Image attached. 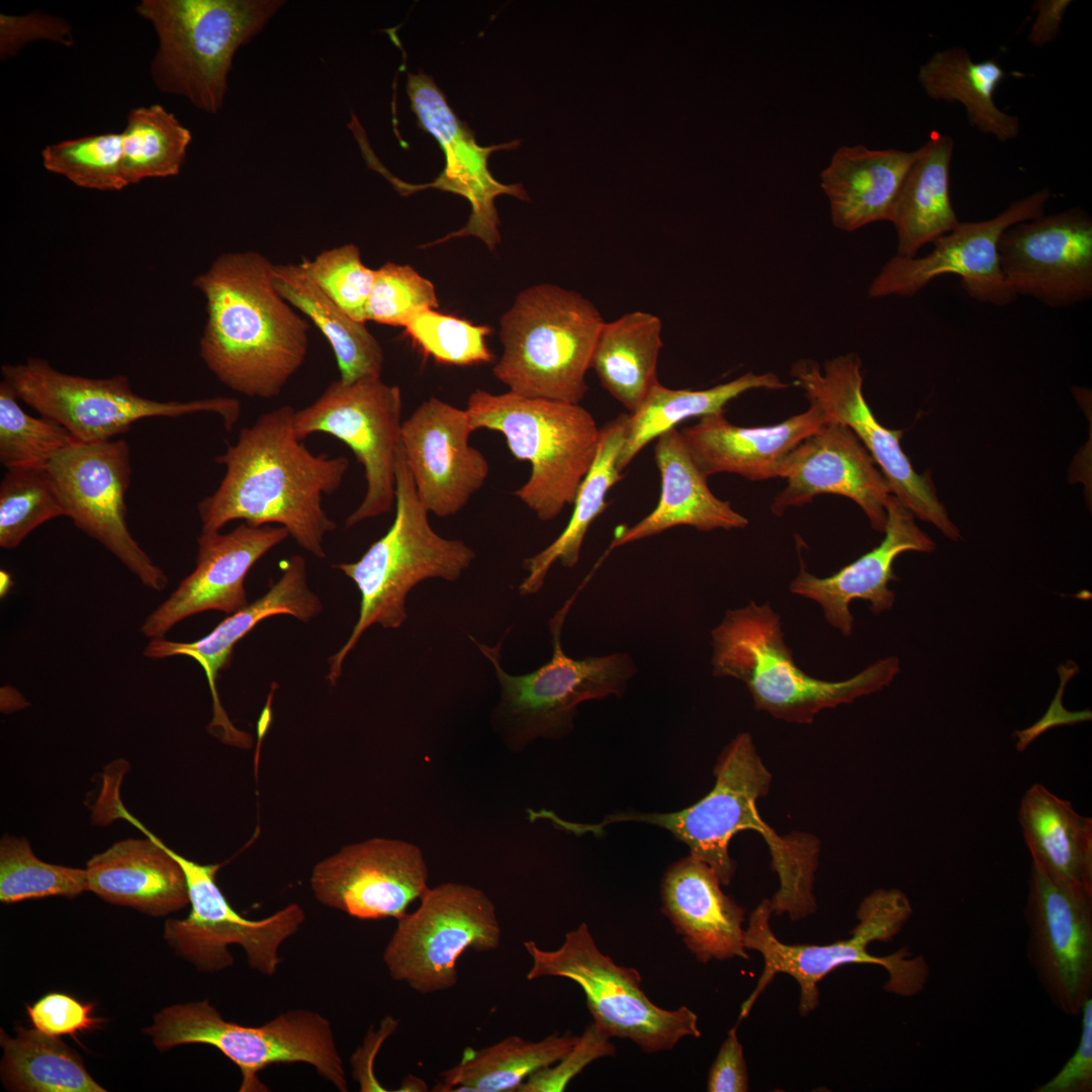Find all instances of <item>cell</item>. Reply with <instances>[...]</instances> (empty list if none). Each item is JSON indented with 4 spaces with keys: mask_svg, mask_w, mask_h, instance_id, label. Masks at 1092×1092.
Masks as SVG:
<instances>
[{
    "mask_svg": "<svg viewBox=\"0 0 1092 1092\" xmlns=\"http://www.w3.org/2000/svg\"><path fill=\"white\" fill-rule=\"evenodd\" d=\"M94 1005L64 993H49L26 1006L33 1027L53 1036L71 1035L97 1028L102 1019L93 1016Z\"/></svg>",
    "mask_w": 1092,
    "mask_h": 1092,
    "instance_id": "cell-51",
    "label": "cell"
},
{
    "mask_svg": "<svg viewBox=\"0 0 1092 1092\" xmlns=\"http://www.w3.org/2000/svg\"><path fill=\"white\" fill-rule=\"evenodd\" d=\"M466 412L473 430L500 433L511 454L531 464L528 480L514 494L541 521L573 505L590 469L601 428L579 403L526 397L513 392L473 391Z\"/></svg>",
    "mask_w": 1092,
    "mask_h": 1092,
    "instance_id": "cell-7",
    "label": "cell"
},
{
    "mask_svg": "<svg viewBox=\"0 0 1092 1092\" xmlns=\"http://www.w3.org/2000/svg\"><path fill=\"white\" fill-rule=\"evenodd\" d=\"M1051 199L1048 188L1013 201L992 218L959 222L932 243L923 257L894 256L869 287L871 298L912 297L932 280L952 274L972 298L982 303L1005 306L1017 299L1002 272L999 241L1009 228L1044 213Z\"/></svg>",
    "mask_w": 1092,
    "mask_h": 1092,
    "instance_id": "cell-18",
    "label": "cell"
},
{
    "mask_svg": "<svg viewBox=\"0 0 1092 1092\" xmlns=\"http://www.w3.org/2000/svg\"><path fill=\"white\" fill-rule=\"evenodd\" d=\"M403 328L413 344L438 363L470 366L494 360L486 343L487 326L428 307L412 315Z\"/></svg>",
    "mask_w": 1092,
    "mask_h": 1092,
    "instance_id": "cell-47",
    "label": "cell"
},
{
    "mask_svg": "<svg viewBox=\"0 0 1092 1092\" xmlns=\"http://www.w3.org/2000/svg\"><path fill=\"white\" fill-rule=\"evenodd\" d=\"M395 517L389 530L355 562L334 567L350 577L360 595L358 620L343 647L329 658L327 679L336 685L343 662L362 634L374 624L396 629L406 617L407 594L428 578L458 579L475 558L459 539L432 528L420 502L401 446L395 465Z\"/></svg>",
    "mask_w": 1092,
    "mask_h": 1092,
    "instance_id": "cell-5",
    "label": "cell"
},
{
    "mask_svg": "<svg viewBox=\"0 0 1092 1092\" xmlns=\"http://www.w3.org/2000/svg\"><path fill=\"white\" fill-rule=\"evenodd\" d=\"M289 536L280 526L242 523L229 533H203L197 538L196 565L176 589L145 620L141 632L163 638L182 620L206 611L232 615L249 603L245 578L272 548Z\"/></svg>",
    "mask_w": 1092,
    "mask_h": 1092,
    "instance_id": "cell-25",
    "label": "cell"
},
{
    "mask_svg": "<svg viewBox=\"0 0 1092 1092\" xmlns=\"http://www.w3.org/2000/svg\"><path fill=\"white\" fill-rule=\"evenodd\" d=\"M627 418L628 414H622L601 428L594 463L577 489L568 524L551 544L524 561L528 574L519 586L522 595L536 594L554 562L569 568L578 562L588 528L608 507V491L623 478L617 464Z\"/></svg>",
    "mask_w": 1092,
    "mask_h": 1092,
    "instance_id": "cell-38",
    "label": "cell"
},
{
    "mask_svg": "<svg viewBox=\"0 0 1092 1092\" xmlns=\"http://www.w3.org/2000/svg\"><path fill=\"white\" fill-rule=\"evenodd\" d=\"M274 265L254 251L224 253L193 281L206 309L200 357L249 397L278 396L308 351L309 324L275 288Z\"/></svg>",
    "mask_w": 1092,
    "mask_h": 1092,
    "instance_id": "cell-2",
    "label": "cell"
},
{
    "mask_svg": "<svg viewBox=\"0 0 1092 1092\" xmlns=\"http://www.w3.org/2000/svg\"><path fill=\"white\" fill-rule=\"evenodd\" d=\"M398 1025V1021L391 1016H386L381 1022L380 1029L368 1032L363 1046L352 1058L353 1074L360 1084L361 1091H386L378 1083L373 1075V1060L382 1042Z\"/></svg>",
    "mask_w": 1092,
    "mask_h": 1092,
    "instance_id": "cell-55",
    "label": "cell"
},
{
    "mask_svg": "<svg viewBox=\"0 0 1092 1092\" xmlns=\"http://www.w3.org/2000/svg\"><path fill=\"white\" fill-rule=\"evenodd\" d=\"M406 92L419 124L437 140L445 154L446 164L433 183L420 186L393 182L394 185L402 193L433 187L456 193L468 200L471 213L467 223L460 231L429 246L455 237L473 236L493 250L500 242L495 198L507 194L525 201L530 199L522 184L506 185L496 181L488 171L487 159L495 149H514L520 142L487 148L478 146L472 131L449 107L434 80L423 72L407 75Z\"/></svg>",
    "mask_w": 1092,
    "mask_h": 1092,
    "instance_id": "cell-22",
    "label": "cell"
},
{
    "mask_svg": "<svg viewBox=\"0 0 1092 1092\" xmlns=\"http://www.w3.org/2000/svg\"><path fill=\"white\" fill-rule=\"evenodd\" d=\"M162 846L184 872L191 911L183 919H167L164 938L198 971L214 973L234 965L229 946L240 945L250 968L272 977L280 964L279 948L305 920L301 906L291 903L263 919H248L229 903L216 883L221 864H201Z\"/></svg>",
    "mask_w": 1092,
    "mask_h": 1092,
    "instance_id": "cell-15",
    "label": "cell"
},
{
    "mask_svg": "<svg viewBox=\"0 0 1092 1092\" xmlns=\"http://www.w3.org/2000/svg\"><path fill=\"white\" fill-rule=\"evenodd\" d=\"M572 601H567L550 620L551 659L532 672L508 673L500 664V642L490 647L471 637L494 667L500 692L497 715L509 742L517 747L538 737L567 734L579 704L621 697L637 672L628 653L574 659L563 652L561 629Z\"/></svg>",
    "mask_w": 1092,
    "mask_h": 1092,
    "instance_id": "cell-11",
    "label": "cell"
},
{
    "mask_svg": "<svg viewBox=\"0 0 1092 1092\" xmlns=\"http://www.w3.org/2000/svg\"><path fill=\"white\" fill-rule=\"evenodd\" d=\"M787 387V383L769 372H747L729 382L701 390L670 389L657 382L641 405L628 414L618 469L622 472L649 442L689 418L724 413L729 401L751 389Z\"/></svg>",
    "mask_w": 1092,
    "mask_h": 1092,
    "instance_id": "cell-40",
    "label": "cell"
},
{
    "mask_svg": "<svg viewBox=\"0 0 1092 1092\" xmlns=\"http://www.w3.org/2000/svg\"><path fill=\"white\" fill-rule=\"evenodd\" d=\"M294 412L283 405L262 414L215 458L225 473L197 506L201 532H219L236 520L257 527L276 525L308 553L326 557L325 537L337 525L325 511L323 496L340 487L349 460L312 454L296 436Z\"/></svg>",
    "mask_w": 1092,
    "mask_h": 1092,
    "instance_id": "cell-1",
    "label": "cell"
},
{
    "mask_svg": "<svg viewBox=\"0 0 1092 1092\" xmlns=\"http://www.w3.org/2000/svg\"><path fill=\"white\" fill-rule=\"evenodd\" d=\"M711 645L715 676L742 681L756 710L796 724H810L822 710L878 692L900 672L899 659L890 656L847 679L812 677L785 643L780 615L755 602L728 610L711 631Z\"/></svg>",
    "mask_w": 1092,
    "mask_h": 1092,
    "instance_id": "cell-3",
    "label": "cell"
},
{
    "mask_svg": "<svg viewBox=\"0 0 1092 1092\" xmlns=\"http://www.w3.org/2000/svg\"><path fill=\"white\" fill-rule=\"evenodd\" d=\"M429 870L414 843L374 837L344 846L312 869L323 905L362 920L398 919L429 890Z\"/></svg>",
    "mask_w": 1092,
    "mask_h": 1092,
    "instance_id": "cell-21",
    "label": "cell"
},
{
    "mask_svg": "<svg viewBox=\"0 0 1092 1092\" xmlns=\"http://www.w3.org/2000/svg\"><path fill=\"white\" fill-rule=\"evenodd\" d=\"M999 256L1017 297L1058 308L1092 296V219L1079 207L1009 228L999 241Z\"/></svg>",
    "mask_w": 1092,
    "mask_h": 1092,
    "instance_id": "cell-20",
    "label": "cell"
},
{
    "mask_svg": "<svg viewBox=\"0 0 1092 1092\" xmlns=\"http://www.w3.org/2000/svg\"><path fill=\"white\" fill-rule=\"evenodd\" d=\"M578 1038L570 1031L553 1032L537 1041L511 1035L479 1050L467 1048L455 1066L440 1074L433 1091H518L532 1074L565 1057Z\"/></svg>",
    "mask_w": 1092,
    "mask_h": 1092,
    "instance_id": "cell-39",
    "label": "cell"
},
{
    "mask_svg": "<svg viewBox=\"0 0 1092 1092\" xmlns=\"http://www.w3.org/2000/svg\"><path fill=\"white\" fill-rule=\"evenodd\" d=\"M76 443L79 442L60 424L26 414L11 387L1 381L0 463L6 470L46 468L57 452Z\"/></svg>",
    "mask_w": 1092,
    "mask_h": 1092,
    "instance_id": "cell-45",
    "label": "cell"
},
{
    "mask_svg": "<svg viewBox=\"0 0 1092 1092\" xmlns=\"http://www.w3.org/2000/svg\"><path fill=\"white\" fill-rule=\"evenodd\" d=\"M122 134V171L127 185L178 175L191 132L160 104L129 111Z\"/></svg>",
    "mask_w": 1092,
    "mask_h": 1092,
    "instance_id": "cell-42",
    "label": "cell"
},
{
    "mask_svg": "<svg viewBox=\"0 0 1092 1092\" xmlns=\"http://www.w3.org/2000/svg\"><path fill=\"white\" fill-rule=\"evenodd\" d=\"M466 410L437 397L402 422L401 450L420 502L439 518L460 512L484 485L489 464L469 443Z\"/></svg>",
    "mask_w": 1092,
    "mask_h": 1092,
    "instance_id": "cell-23",
    "label": "cell"
},
{
    "mask_svg": "<svg viewBox=\"0 0 1092 1092\" xmlns=\"http://www.w3.org/2000/svg\"><path fill=\"white\" fill-rule=\"evenodd\" d=\"M47 469L66 510V517L112 553L153 590L168 585L157 566L131 536L125 496L131 479L126 441L76 443L50 460Z\"/></svg>",
    "mask_w": 1092,
    "mask_h": 1092,
    "instance_id": "cell-17",
    "label": "cell"
},
{
    "mask_svg": "<svg viewBox=\"0 0 1092 1092\" xmlns=\"http://www.w3.org/2000/svg\"><path fill=\"white\" fill-rule=\"evenodd\" d=\"M860 367L859 357L848 353L826 361L823 368L813 360H799L790 374L827 421L845 425L855 434L884 474L891 493L915 518L958 541L960 530L937 497L930 476L918 474L904 453L900 444L903 432L882 426L866 401Z\"/></svg>",
    "mask_w": 1092,
    "mask_h": 1092,
    "instance_id": "cell-16",
    "label": "cell"
},
{
    "mask_svg": "<svg viewBox=\"0 0 1092 1092\" xmlns=\"http://www.w3.org/2000/svg\"><path fill=\"white\" fill-rule=\"evenodd\" d=\"M84 891H88L85 869L42 861L24 837L6 834L1 838V902L9 904L51 896L73 898Z\"/></svg>",
    "mask_w": 1092,
    "mask_h": 1092,
    "instance_id": "cell-43",
    "label": "cell"
},
{
    "mask_svg": "<svg viewBox=\"0 0 1092 1092\" xmlns=\"http://www.w3.org/2000/svg\"><path fill=\"white\" fill-rule=\"evenodd\" d=\"M0 53L6 59L18 53L26 42L50 39L67 47L73 43L71 27L61 18L33 12L24 16L0 15Z\"/></svg>",
    "mask_w": 1092,
    "mask_h": 1092,
    "instance_id": "cell-52",
    "label": "cell"
},
{
    "mask_svg": "<svg viewBox=\"0 0 1092 1092\" xmlns=\"http://www.w3.org/2000/svg\"><path fill=\"white\" fill-rule=\"evenodd\" d=\"M952 154V139L936 131L917 149L891 218L897 233L898 256H917L924 245L932 244L959 224L949 192Z\"/></svg>",
    "mask_w": 1092,
    "mask_h": 1092,
    "instance_id": "cell-34",
    "label": "cell"
},
{
    "mask_svg": "<svg viewBox=\"0 0 1092 1092\" xmlns=\"http://www.w3.org/2000/svg\"><path fill=\"white\" fill-rule=\"evenodd\" d=\"M779 477L786 478L787 485L772 500L775 515L808 504L818 494H838L857 504L872 528L884 533L891 489L871 454L845 425L826 421L789 453Z\"/></svg>",
    "mask_w": 1092,
    "mask_h": 1092,
    "instance_id": "cell-24",
    "label": "cell"
},
{
    "mask_svg": "<svg viewBox=\"0 0 1092 1092\" xmlns=\"http://www.w3.org/2000/svg\"><path fill=\"white\" fill-rule=\"evenodd\" d=\"M286 3L282 0H143L138 14L151 21L159 48L151 64L156 86L217 113L238 49Z\"/></svg>",
    "mask_w": 1092,
    "mask_h": 1092,
    "instance_id": "cell-8",
    "label": "cell"
},
{
    "mask_svg": "<svg viewBox=\"0 0 1092 1092\" xmlns=\"http://www.w3.org/2000/svg\"><path fill=\"white\" fill-rule=\"evenodd\" d=\"M0 576H1V595L3 597V595L5 596L6 593L9 590V587L12 584L11 583L12 580H11V577H10L9 573H7L6 571H1Z\"/></svg>",
    "mask_w": 1092,
    "mask_h": 1092,
    "instance_id": "cell-58",
    "label": "cell"
},
{
    "mask_svg": "<svg viewBox=\"0 0 1092 1092\" xmlns=\"http://www.w3.org/2000/svg\"><path fill=\"white\" fill-rule=\"evenodd\" d=\"M885 538L879 546L827 577H817L801 567L790 592L819 604L825 620L844 636L853 630L849 605L854 600L870 603L874 614L891 609L895 593L888 583L895 579L893 564L907 551L932 552L934 541L915 523L914 515L893 494L886 506Z\"/></svg>",
    "mask_w": 1092,
    "mask_h": 1092,
    "instance_id": "cell-28",
    "label": "cell"
},
{
    "mask_svg": "<svg viewBox=\"0 0 1092 1092\" xmlns=\"http://www.w3.org/2000/svg\"><path fill=\"white\" fill-rule=\"evenodd\" d=\"M826 421L822 411L810 402L804 413L771 426L739 427L718 413L702 417L679 433L707 477L729 472L764 480L779 477L789 453Z\"/></svg>",
    "mask_w": 1092,
    "mask_h": 1092,
    "instance_id": "cell-30",
    "label": "cell"
},
{
    "mask_svg": "<svg viewBox=\"0 0 1092 1092\" xmlns=\"http://www.w3.org/2000/svg\"><path fill=\"white\" fill-rule=\"evenodd\" d=\"M1071 3V0H1038L1033 4L1035 18L1027 35L1031 46L1041 48L1059 35Z\"/></svg>",
    "mask_w": 1092,
    "mask_h": 1092,
    "instance_id": "cell-56",
    "label": "cell"
},
{
    "mask_svg": "<svg viewBox=\"0 0 1092 1092\" xmlns=\"http://www.w3.org/2000/svg\"><path fill=\"white\" fill-rule=\"evenodd\" d=\"M654 459L660 473V496L655 509L632 527H621L609 550L657 535L676 526L699 531L740 529L748 520L718 498L707 476L693 459L676 428L656 439Z\"/></svg>",
    "mask_w": 1092,
    "mask_h": 1092,
    "instance_id": "cell-31",
    "label": "cell"
},
{
    "mask_svg": "<svg viewBox=\"0 0 1092 1092\" xmlns=\"http://www.w3.org/2000/svg\"><path fill=\"white\" fill-rule=\"evenodd\" d=\"M122 152L121 132H106L49 145L41 157L48 171L79 187L115 191L127 186Z\"/></svg>",
    "mask_w": 1092,
    "mask_h": 1092,
    "instance_id": "cell-46",
    "label": "cell"
},
{
    "mask_svg": "<svg viewBox=\"0 0 1092 1092\" xmlns=\"http://www.w3.org/2000/svg\"><path fill=\"white\" fill-rule=\"evenodd\" d=\"M1 374L19 400L63 426L80 443L111 440L148 418L211 413L231 431L241 416V403L236 398L155 400L135 393L124 375L89 378L67 374L40 358L4 364Z\"/></svg>",
    "mask_w": 1092,
    "mask_h": 1092,
    "instance_id": "cell-10",
    "label": "cell"
},
{
    "mask_svg": "<svg viewBox=\"0 0 1092 1092\" xmlns=\"http://www.w3.org/2000/svg\"><path fill=\"white\" fill-rule=\"evenodd\" d=\"M604 323L576 291L548 283L528 287L500 317L504 351L492 373L515 394L578 404Z\"/></svg>",
    "mask_w": 1092,
    "mask_h": 1092,
    "instance_id": "cell-6",
    "label": "cell"
},
{
    "mask_svg": "<svg viewBox=\"0 0 1092 1092\" xmlns=\"http://www.w3.org/2000/svg\"><path fill=\"white\" fill-rule=\"evenodd\" d=\"M397 919L383 950L390 977L420 994L447 991L458 982L457 961L468 949L492 951L502 943L494 904L481 890L444 883Z\"/></svg>",
    "mask_w": 1092,
    "mask_h": 1092,
    "instance_id": "cell-13",
    "label": "cell"
},
{
    "mask_svg": "<svg viewBox=\"0 0 1092 1092\" xmlns=\"http://www.w3.org/2000/svg\"><path fill=\"white\" fill-rule=\"evenodd\" d=\"M162 1052L181 1044H208L242 1073L241 1092L267 1091L258 1074L276 1064L304 1063L341 1092L348 1091L343 1060L330 1021L308 1009H292L261 1026L226 1021L208 1000L175 1004L144 1030Z\"/></svg>",
    "mask_w": 1092,
    "mask_h": 1092,
    "instance_id": "cell-9",
    "label": "cell"
},
{
    "mask_svg": "<svg viewBox=\"0 0 1092 1092\" xmlns=\"http://www.w3.org/2000/svg\"><path fill=\"white\" fill-rule=\"evenodd\" d=\"M438 306L434 284L412 266L387 262L375 270L367 321L404 327L417 311Z\"/></svg>",
    "mask_w": 1092,
    "mask_h": 1092,
    "instance_id": "cell-49",
    "label": "cell"
},
{
    "mask_svg": "<svg viewBox=\"0 0 1092 1092\" xmlns=\"http://www.w3.org/2000/svg\"><path fill=\"white\" fill-rule=\"evenodd\" d=\"M916 157L917 150L840 147L820 174L833 224L853 232L876 221H891L902 184Z\"/></svg>",
    "mask_w": 1092,
    "mask_h": 1092,
    "instance_id": "cell-32",
    "label": "cell"
},
{
    "mask_svg": "<svg viewBox=\"0 0 1092 1092\" xmlns=\"http://www.w3.org/2000/svg\"><path fill=\"white\" fill-rule=\"evenodd\" d=\"M721 886L716 872L691 853L673 862L662 878L661 910L701 964L749 959L744 909Z\"/></svg>",
    "mask_w": 1092,
    "mask_h": 1092,
    "instance_id": "cell-29",
    "label": "cell"
},
{
    "mask_svg": "<svg viewBox=\"0 0 1092 1092\" xmlns=\"http://www.w3.org/2000/svg\"><path fill=\"white\" fill-rule=\"evenodd\" d=\"M532 960L526 978L562 977L583 991L594 1023L612 1037L627 1038L646 1053L671 1050L686 1036L700 1037L697 1014L686 1006L666 1010L653 1004L641 989V976L619 966L597 946L581 923L565 934L561 946L541 949L524 942Z\"/></svg>",
    "mask_w": 1092,
    "mask_h": 1092,
    "instance_id": "cell-12",
    "label": "cell"
},
{
    "mask_svg": "<svg viewBox=\"0 0 1092 1092\" xmlns=\"http://www.w3.org/2000/svg\"><path fill=\"white\" fill-rule=\"evenodd\" d=\"M735 1024L722 1042L707 1079L709 1092H746L748 1072Z\"/></svg>",
    "mask_w": 1092,
    "mask_h": 1092,
    "instance_id": "cell-54",
    "label": "cell"
},
{
    "mask_svg": "<svg viewBox=\"0 0 1092 1092\" xmlns=\"http://www.w3.org/2000/svg\"><path fill=\"white\" fill-rule=\"evenodd\" d=\"M397 1091L426 1092L428 1091V1085L421 1078L415 1075H407L405 1078L402 1079L400 1089H398Z\"/></svg>",
    "mask_w": 1092,
    "mask_h": 1092,
    "instance_id": "cell-57",
    "label": "cell"
},
{
    "mask_svg": "<svg viewBox=\"0 0 1092 1092\" xmlns=\"http://www.w3.org/2000/svg\"><path fill=\"white\" fill-rule=\"evenodd\" d=\"M273 284L280 295L309 318L334 352L340 380L380 377L383 351L364 323L352 318L313 281L300 263L275 264Z\"/></svg>",
    "mask_w": 1092,
    "mask_h": 1092,
    "instance_id": "cell-35",
    "label": "cell"
},
{
    "mask_svg": "<svg viewBox=\"0 0 1092 1092\" xmlns=\"http://www.w3.org/2000/svg\"><path fill=\"white\" fill-rule=\"evenodd\" d=\"M401 411L399 387L368 376L350 383L336 380L312 403L294 412L299 440L315 433L333 436L352 450L364 468L365 495L346 519L347 528L391 512Z\"/></svg>",
    "mask_w": 1092,
    "mask_h": 1092,
    "instance_id": "cell-14",
    "label": "cell"
},
{
    "mask_svg": "<svg viewBox=\"0 0 1092 1092\" xmlns=\"http://www.w3.org/2000/svg\"><path fill=\"white\" fill-rule=\"evenodd\" d=\"M58 517H66V510L47 467L6 471L0 483L2 548H16L31 531Z\"/></svg>",
    "mask_w": 1092,
    "mask_h": 1092,
    "instance_id": "cell-44",
    "label": "cell"
},
{
    "mask_svg": "<svg viewBox=\"0 0 1092 1092\" xmlns=\"http://www.w3.org/2000/svg\"><path fill=\"white\" fill-rule=\"evenodd\" d=\"M95 813L103 819H124L146 835L112 844L86 864L87 888L104 901L131 907L151 916L176 912L189 904L186 878L180 864L122 805L110 780L96 802Z\"/></svg>",
    "mask_w": 1092,
    "mask_h": 1092,
    "instance_id": "cell-26",
    "label": "cell"
},
{
    "mask_svg": "<svg viewBox=\"0 0 1092 1092\" xmlns=\"http://www.w3.org/2000/svg\"><path fill=\"white\" fill-rule=\"evenodd\" d=\"M1027 957L1054 1006L1079 1016L1092 993V891L1031 863Z\"/></svg>",
    "mask_w": 1092,
    "mask_h": 1092,
    "instance_id": "cell-19",
    "label": "cell"
},
{
    "mask_svg": "<svg viewBox=\"0 0 1092 1092\" xmlns=\"http://www.w3.org/2000/svg\"><path fill=\"white\" fill-rule=\"evenodd\" d=\"M282 574L267 593L240 611L228 615L210 633L193 642L151 639L144 655L161 659L183 655L194 659L205 672L213 701V719L209 731L222 742L243 746L248 734L237 729L221 707L216 691L218 673L230 667L237 642L261 621L277 615H289L303 623L323 611L320 598L309 588L306 561L293 555L281 563Z\"/></svg>",
    "mask_w": 1092,
    "mask_h": 1092,
    "instance_id": "cell-27",
    "label": "cell"
},
{
    "mask_svg": "<svg viewBox=\"0 0 1092 1092\" xmlns=\"http://www.w3.org/2000/svg\"><path fill=\"white\" fill-rule=\"evenodd\" d=\"M913 908L899 889L880 888L867 895L856 911L857 923L846 939L827 944L786 943L770 927L774 914L769 899H763L750 913L744 929L747 950L760 953L763 969L756 986L741 1005L736 1023L746 1018L757 998L775 977H792L800 988L799 1012L808 1015L819 1005V983L832 971L845 965L867 964L886 970L884 989L891 994L911 997L920 993L929 978V967L922 956L913 957L906 947L888 956H874L868 946L874 941L889 942L903 929Z\"/></svg>",
    "mask_w": 1092,
    "mask_h": 1092,
    "instance_id": "cell-4",
    "label": "cell"
},
{
    "mask_svg": "<svg viewBox=\"0 0 1092 1092\" xmlns=\"http://www.w3.org/2000/svg\"><path fill=\"white\" fill-rule=\"evenodd\" d=\"M1 1079L19 1092H104L81 1057L58 1036L17 1027L15 1037L1 1029Z\"/></svg>",
    "mask_w": 1092,
    "mask_h": 1092,
    "instance_id": "cell-41",
    "label": "cell"
},
{
    "mask_svg": "<svg viewBox=\"0 0 1092 1092\" xmlns=\"http://www.w3.org/2000/svg\"><path fill=\"white\" fill-rule=\"evenodd\" d=\"M661 320L632 311L605 322L592 356L593 368L606 389L629 413L635 412L657 380L662 348Z\"/></svg>",
    "mask_w": 1092,
    "mask_h": 1092,
    "instance_id": "cell-36",
    "label": "cell"
},
{
    "mask_svg": "<svg viewBox=\"0 0 1092 1092\" xmlns=\"http://www.w3.org/2000/svg\"><path fill=\"white\" fill-rule=\"evenodd\" d=\"M1081 1036L1079 1043L1063 1068L1049 1081L1037 1086L1034 1092H1091L1092 1091V998L1081 1009Z\"/></svg>",
    "mask_w": 1092,
    "mask_h": 1092,
    "instance_id": "cell-53",
    "label": "cell"
},
{
    "mask_svg": "<svg viewBox=\"0 0 1092 1092\" xmlns=\"http://www.w3.org/2000/svg\"><path fill=\"white\" fill-rule=\"evenodd\" d=\"M1005 75L995 60L975 62L964 48H951L935 52L920 67L917 80L928 97L961 103L973 127L1005 143L1020 130L1019 118L995 104L994 93Z\"/></svg>",
    "mask_w": 1092,
    "mask_h": 1092,
    "instance_id": "cell-37",
    "label": "cell"
},
{
    "mask_svg": "<svg viewBox=\"0 0 1092 1092\" xmlns=\"http://www.w3.org/2000/svg\"><path fill=\"white\" fill-rule=\"evenodd\" d=\"M611 1037L590 1023L573 1049L556 1064L532 1074L518 1092H560L571 1079L593 1061L613 1056L615 1046Z\"/></svg>",
    "mask_w": 1092,
    "mask_h": 1092,
    "instance_id": "cell-50",
    "label": "cell"
},
{
    "mask_svg": "<svg viewBox=\"0 0 1092 1092\" xmlns=\"http://www.w3.org/2000/svg\"><path fill=\"white\" fill-rule=\"evenodd\" d=\"M300 264L347 314L357 322H367L375 270L364 265L357 246L347 244L325 250L312 260L302 258Z\"/></svg>",
    "mask_w": 1092,
    "mask_h": 1092,
    "instance_id": "cell-48",
    "label": "cell"
},
{
    "mask_svg": "<svg viewBox=\"0 0 1092 1092\" xmlns=\"http://www.w3.org/2000/svg\"><path fill=\"white\" fill-rule=\"evenodd\" d=\"M1018 821L1032 864L1092 891V819L1041 784L1023 794Z\"/></svg>",
    "mask_w": 1092,
    "mask_h": 1092,
    "instance_id": "cell-33",
    "label": "cell"
}]
</instances>
